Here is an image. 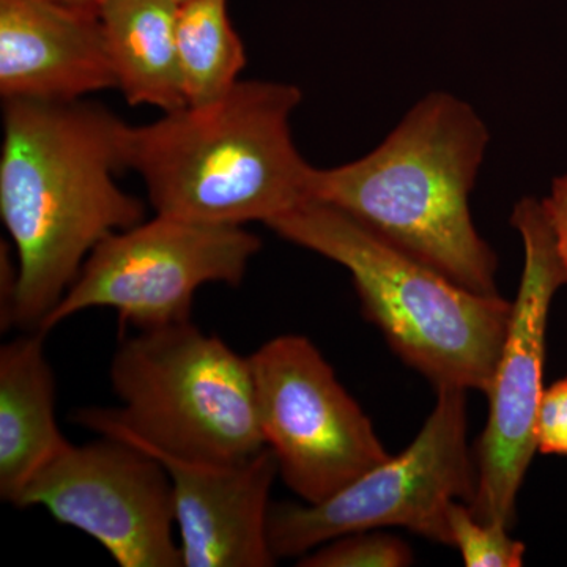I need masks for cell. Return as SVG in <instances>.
Returning <instances> with one entry per match:
<instances>
[{"label": "cell", "mask_w": 567, "mask_h": 567, "mask_svg": "<svg viewBox=\"0 0 567 567\" xmlns=\"http://www.w3.org/2000/svg\"><path fill=\"white\" fill-rule=\"evenodd\" d=\"M117 89L96 9L0 0V95L73 102Z\"/></svg>", "instance_id": "12"}, {"label": "cell", "mask_w": 567, "mask_h": 567, "mask_svg": "<svg viewBox=\"0 0 567 567\" xmlns=\"http://www.w3.org/2000/svg\"><path fill=\"white\" fill-rule=\"evenodd\" d=\"M128 123L102 104L6 100L0 216L17 251L13 327L39 331L104 238L144 221L128 169Z\"/></svg>", "instance_id": "1"}, {"label": "cell", "mask_w": 567, "mask_h": 567, "mask_svg": "<svg viewBox=\"0 0 567 567\" xmlns=\"http://www.w3.org/2000/svg\"><path fill=\"white\" fill-rule=\"evenodd\" d=\"M118 409H80L73 421L142 450L210 464L264 451L251 361L188 322L137 331L110 368Z\"/></svg>", "instance_id": "5"}, {"label": "cell", "mask_w": 567, "mask_h": 567, "mask_svg": "<svg viewBox=\"0 0 567 567\" xmlns=\"http://www.w3.org/2000/svg\"><path fill=\"white\" fill-rule=\"evenodd\" d=\"M537 451L567 456V379L544 391L536 421Z\"/></svg>", "instance_id": "18"}, {"label": "cell", "mask_w": 567, "mask_h": 567, "mask_svg": "<svg viewBox=\"0 0 567 567\" xmlns=\"http://www.w3.org/2000/svg\"><path fill=\"white\" fill-rule=\"evenodd\" d=\"M182 0H104L96 7L117 89L130 106L188 107L177 51Z\"/></svg>", "instance_id": "14"}, {"label": "cell", "mask_w": 567, "mask_h": 567, "mask_svg": "<svg viewBox=\"0 0 567 567\" xmlns=\"http://www.w3.org/2000/svg\"><path fill=\"white\" fill-rule=\"evenodd\" d=\"M477 470L468 447L466 390L436 388L434 410L398 457L369 470L316 505H271L268 540L276 558L303 557L336 537L402 527L451 546L447 513L470 505Z\"/></svg>", "instance_id": "6"}, {"label": "cell", "mask_w": 567, "mask_h": 567, "mask_svg": "<svg viewBox=\"0 0 567 567\" xmlns=\"http://www.w3.org/2000/svg\"><path fill=\"white\" fill-rule=\"evenodd\" d=\"M451 547L461 551L468 567H520L527 551L524 543L513 539L509 529L495 522L475 517L466 503L456 502L447 513Z\"/></svg>", "instance_id": "16"}, {"label": "cell", "mask_w": 567, "mask_h": 567, "mask_svg": "<svg viewBox=\"0 0 567 567\" xmlns=\"http://www.w3.org/2000/svg\"><path fill=\"white\" fill-rule=\"evenodd\" d=\"M177 51L188 106L223 99L245 70L244 41L227 13V0H182L177 13Z\"/></svg>", "instance_id": "15"}, {"label": "cell", "mask_w": 567, "mask_h": 567, "mask_svg": "<svg viewBox=\"0 0 567 567\" xmlns=\"http://www.w3.org/2000/svg\"><path fill=\"white\" fill-rule=\"evenodd\" d=\"M44 507L95 539L121 567H182L173 484L158 458L100 435L70 445L33 477L17 507Z\"/></svg>", "instance_id": "10"}, {"label": "cell", "mask_w": 567, "mask_h": 567, "mask_svg": "<svg viewBox=\"0 0 567 567\" xmlns=\"http://www.w3.org/2000/svg\"><path fill=\"white\" fill-rule=\"evenodd\" d=\"M147 451L173 484L185 567H270V494L279 475L268 447L241 464H210Z\"/></svg>", "instance_id": "11"}, {"label": "cell", "mask_w": 567, "mask_h": 567, "mask_svg": "<svg viewBox=\"0 0 567 567\" xmlns=\"http://www.w3.org/2000/svg\"><path fill=\"white\" fill-rule=\"evenodd\" d=\"M249 361L265 446L286 486L306 503L324 502L391 457L308 338L278 336Z\"/></svg>", "instance_id": "8"}, {"label": "cell", "mask_w": 567, "mask_h": 567, "mask_svg": "<svg viewBox=\"0 0 567 567\" xmlns=\"http://www.w3.org/2000/svg\"><path fill=\"white\" fill-rule=\"evenodd\" d=\"M511 224L524 244V271L486 393L488 416L477 442L476 494L468 505L480 520L507 528L516 520L517 494L537 451V413L546 391L543 377L548 315L555 293L567 286L543 199L518 200Z\"/></svg>", "instance_id": "9"}, {"label": "cell", "mask_w": 567, "mask_h": 567, "mask_svg": "<svg viewBox=\"0 0 567 567\" xmlns=\"http://www.w3.org/2000/svg\"><path fill=\"white\" fill-rule=\"evenodd\" d=\"M543 205L548 223L554 229L559 257L567 275V174L554 178Z\"/></svg>", "instance_id": "19"}, {"label": "cell", "mask_w": 567, "mask_h": 567, "mask_svg": "<svg viewBox=\"0 0 567 567\" xmlns=\"http://www.w3.org/2000/svg\"><path fill=\"white\" fill-rule=\"evenodd\" d=\"M267 227L344 267L365 319L432 385L487 393L509 328L511 301L465 289L316 200L284 213Z\"/></svg>", "instance_id": "4"}, {"label": "cell", "mask_w": 567, "mask_h": 567, "mask_svg": "<svg viewBox=\"0 0 567 567\" xmlns=\"http://www.w3.org/2000/svg\"><path fill=\"white\" fill-rule=\"evenodd\" d=\"M488 142L472 104L431 92L363 158L315 167L309 200L344 213L465 289L495 295L498 257L470 212Z\"/></svg>", "instance_id": "2"}, {"label": "cell", "mask_w": 567, "mask_h": 567, "mask_svg": "<svg viewBox=\"0 0 567 567\" xmlns=\"http://www.w3.org/2000/svg\"><path fill=\"white\" fill-rule=\"evenodd\" d=\"M66 6L85 7V9H96L104 0H59Z\"/></svg>", "instance_id": "20"}, {"label": "cell", "mask_w": 567, "mask_h": 567, "mask_svg": "<svg viewBox=\"0 0 567 567\" xmlns=\"http://www.w3.org/2000/svg\"><path fill=\"white\" fill-rule=\"evenodd\" d=\"M413 554L404 540L379 529L350 533L301 557V567H404Z\"/></svg>", "instance_id": "17"}, {"label": "cell", "mask_w": 567, "mask_h": 567, "mask_svg": "<svg viewBox=\"0 0 567 567\" xmlns=\"http://www.w3.org/2000/svg\"><path fill=\"white\" fill-rule=\"evenodd\" d=\"M262 240L244 226H216L156 215L104 238L39 331L48 334L93 308L117 312L137 331L192 320L207 284L238 286Z\"/></svg>", "instance_id": "7"}, {"label": "cell", "mask_w": 567, "mask_h": 567, "mask_svg": "<svg viewBox=\"0 0 567 567\" xmlns=\"http://www.w3.org/2000/svg\"><path fill=\"white\" fill-rule=\"evenodd\" d=\"M301 100L289 82L238 81L216 102L130 125L126 164L144 181L156 215L267 226L309 200L315 166L290 130Z\"/></svg>", "instance_id": "3"}, {"label": "cell", "mask_w": 567, "mask_h": 567, "mask_svg": "<svg viewBox=\"0 0 567 567\" xmlns=\"http://www.w3.org/2000/svg\"><path fill=\"white\" fill-rule=\"evenodd\" d=\"M44 336L25 331L0 349V498L13 506L70 445L58 423V385Z\"/></svg>", "instance_id": "13"}]
</instances>
